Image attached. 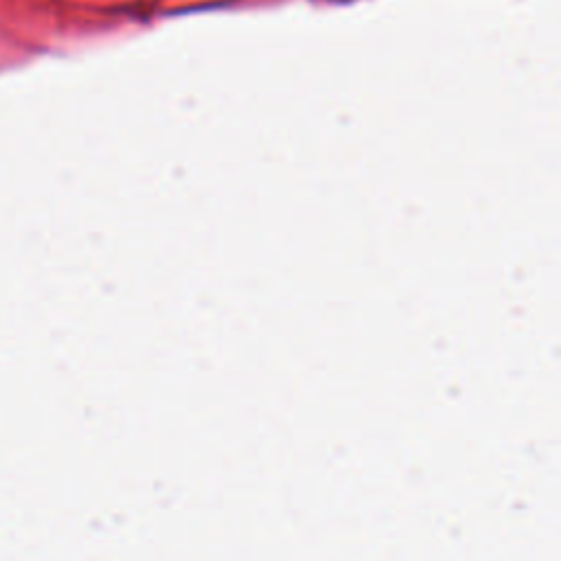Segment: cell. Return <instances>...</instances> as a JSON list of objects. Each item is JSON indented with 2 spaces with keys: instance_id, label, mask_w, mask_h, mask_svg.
I'll return each mask as SVG.
<instances>
[]
</instances>
